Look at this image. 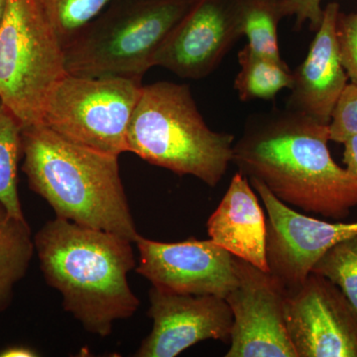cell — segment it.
Here are the masks:
<instances>
[{
    "instance_id": "obj_14",
    "label": "cell",
    "mask_w": 357,
    "mask_h": 357,
    "mask_svg": "<svg viewBox=\"0 0 357 357\" xmlns=\"http://www.w3.org/2000/svg\"><path fill=\"white\" fill-rule=\"evenodd\" d=\"M340 4L328 3L304 62L293 72L287 109L330 123L333 109L349 84L337 39Z\"/></svg>"
},
{
    "instance_id": "obj_26",
    "label": "cell",
    "mask_w": 357,
    "mask_h": 357,
    "mask_svg": "<svg viewBox=\"0 0 357 357\" xmlns=\"http://www.w3.org/2000/svg\"><path fill=\"white\" fill-rule=\"evenodd\" d=\"M38 356L37 352L26 347H9L0 351V357H33Z\"/></svg>"
},
{
    "instance_id": "obj_21",
    "label": "cell",
    "mask_w": 357,
    "mask_h": 357,
    "mask_svg": "<svg viewBox=\"0 0 357 357\" xmlns=\"http://www.w3.org/2000/svg\"><path fill=\"white\" fill-rule=\"evenodd\" d=\"M312 272L337 285L357 314V232L328 249Z\"/></svg>"
},
{
    "instance_id": "obj_22",
    "label": "cell",
    "mask_w": 357,
    "mask_h": 357,
    "mask_svg": "<svg viewBox=\"0 0 357 357\" xmlns=\"http://www.w3.org/2000/svg\"><path fill=\"white\" fill-rule=\"evenodd\" d=\"M330 139L344 143L357 134V84L349 83L333 109L328 123Z\"/></svg>"
},
{
    "instance_id": "obj_24",
    "label": "cell",
    "mask_w": 357,
    "mask_h": 357,
    "mask_svg": "<svg viewBox=\"0 0 357 357\" xmlns=\"http://www.w3.org/2000/svg\"><path fill=\"white\" fill-rule=\"evenodd\" d=\"M321 1L323 0H282V8L285 17L295 16L296 27H303L307 22L311 30L317 31L323 20Z\"/></svg>"
},
{
    "instance_id": "obj_3",
    "label": "cell",
    "mask_w": 357,
    "mask_h": 357,
    "mask_svg": "<svg viewBox=\"0 0 357 357\" xmlns=\"http://www.w3.org/2000/svg\"><path fill=\"white\" fill-rule=\"evenodd\" d=\"M22 170L56 218L135 243L139 236L119 173V157L77 144L44 124L22 129Z\"/></svg>"
},
{
    "instance_id": "obj_6",
    "label": "cell",
    "mask_w": 357,
    "mask_h": 357,
    "mask_svg": "<svg viewBox=\"0 0 357 357\" xmlns=\"http://www.w3.org/2000/svg\"><path fill=\"white\" fill-rule=\"evenodd\" d=\"M67 74L64 46L36 0H7L0 26V102L23 128L42 124L49 96Z\"/></svg>"
},
{
    "instance_id": "obj_13",
    "label": "cell",
    "mask_w": 357,
    "mask_h": 357,
    "mask_svg": "<svg viewBox=\"0 0 357 357\" xmlns=\"http://www.w3.org/2000/svg\"><path fill=\"white\" fill-rule=\"evenodd\" d=\"M148 316L153 328L135 356L175 357L203 340L229 342L234 314L225 298L185 295L152 286Z\"/></svg>"
},
{
    "instance_id": "obj_11",
    "label": "cell",
    "mask_w": 357,
    "mask_h": 357,
    "mask_svg": "<svg viewBox=\"0 0 357 357\" xmlns=\"http://www.w3.org/2000/svg\"><path fill=\"white\" fill-rule=\"evenodd\" d=\"M136 272L152 286L185 295L225 298L236 284L232 255L213 241L190 238L182 243H160L141 236Z\"/></svg>"
},
{
    "instance_id": "obj_2",
    "label": "cell",
    "mask_w": 357,
    "mask_h": 357,
    "mask_svg": "<svg viewBox=\"0 0 357 357\" xmlns=\"http://www.w3.org/2000/svg\"><path fill=\"white\" fill-rule=\"evenodd\" d=\"M131 243L59 218L34 236L47 284L62 295L65 311L100 337H109L115 321L130 318L139 307L128 280L136 266Z\"/></svg>"
},
{
    "instance_id": "obj_10",
    "label": "cell",
    "mask_w": 357,
    "mask_h": 357,
    "mask_svg": "<svg viewBox=\"0 0 357 357\" xmlns=\"http://www.w3.org/2000/svg\"><path fill=\"white\" fill-rule=\"evenodd\" d=\"M268 213L266 258L269 273L286 291L304 283L312 268L338 241L357 232V222H328L292 210L259 181L249 180Z\"/></svg>"
},
{
    "instance_id": "obj_16",
    "label": "cell",
    "mask_w": 357,
    "mask_h": 357,
    "mask_svg": "<svg viewBox=\"0 0 357 357\" xmlns=\"http://www.w3.org/2000/svg\"><path fill=\"white\" fill-rule=\"evenodd\" d=\"M34 250L25 218L14 217L0 202V314L10 306L14 288L27 273Z\"/></svg>"
},
{
    "instance_id": "obj_9",
    "label": "cell",
    "mask_w": 357,
    "mask_h": 357,
    "mask_svg": "<svg viewBox=\"0 0 357 357\" xmlns=\"http://www.w3.org/2000/svg\"><path fill=\"white\" fill-rule=\"evenodd\" d=\"M285 318L298 357H357V314L337 285L311 272L287 291Z\"/></svg>"
},
{
    "instance_id": "obj_19",
    "label": "cell",
    "mask_w": 357,
    "mask_h": 357,
    "mask_svg": "<svg viewBox=\"0 0 357 357\" xmlns=\"http://www.w3.org/2000/svg\"><path fill=\"white\" fill-rule=\"evenodd\" d=\"M22 126L0 102V202L14 217L25 218L18 194V163L22 155Z\"/></svg>"
},
{
    "instance_id": "obj_1",
    "label": "cell",
    "mask_w": 357,
    "mask_h": 357,
    "mask_svg": "<svg viewBox=\"0 0 357 357\" xmlns=\"http://www.w3.org/2000/svg\"><path fill=\"white\" fill-rule=\"evenodd\" d=\"M328 124L292 109L249 117L232 163L286 204L340 220L357 206V178L332 158Z\"/></svg>"
},
{
    "instance_id": "obj_5",
    "label": "cell",
    "mask_w": 357,
    "mask_h": 357,
    "mask_svg": "<svg viewBox=\"0 0 357 357\" xmlns=\"http://www.w3.org/2000/svg\"><path fill=\"white\" fill-rule=\"evenodd\" d=\"M194 0H116L65 45L68 74L142 82Z\"/></svg>"
},
{
    "instance_id": "obj_7",
    "label": "cell",
    "mask_w": 357,
    "mask_h": 357,
    "mask_svg": "<svg viewBox=\"0 0 357 357\" xmlns=\"http://www.w3.org/2000/svg\"><path fill=\"white\" fill-rule=\"evenodd\" d=\"M142 86L128 77L67 74L52 91L42 124L77 144L119 156L128 152L129 122Z\"/></svg>"
},
{
    "instance_id": "obj_20",
    "label": "cell",
    "mask_w": 357,
    "mask_h": 357,
    "mask_svg": "<svg viewBox=\"0 0 357 357\" xmlns=\"http://www.w3.org/2000/svg\"><path fill=\"white\" fill-rule=\"evenodd\" d=\"M116 0H36L63 46Z\"/></svg>"
},
{
    "instance_id": "obj_4",
    "label": "cell",
    "mask_w": 357,
    "mask_h": 357,
    "mask_svg": "<svg viewBox=\"0 0 357 357\" xmlns=\"http://www.w3.org/2000/svg\"><path fill=\"white\" fill-rule=\"evenodd\" d=\"M234 140L208 128L188 84L171 82L142 86L126 135L128 152L211 188L232 163Z\"/></svg>"
},
{
    "instance_id": "obj_8",
    "label": "cell",
    "mask_w": 357,
    "mask_h": 357,
    "mask_svg": "<svg viewBox=\"0 0 357 357\" xmlns=\"http://www.w3.org/2000/svg\"><path fill=\"white\" fill-rule=\"evenodd\" d=\"M236 284L225 298L234 314L225 357H298L285 318L287 291L269 272L232 256Z\"/></svg>"
},
{
    "instance_id": "obj_18",
    "label": "cell",
    "mask_w": 357,
    "mask_h": 357,
    "mask_svg": "<svg viewBox=\"0 0 357 357\" xmlns=\"http://www.w3.org/2000/svg\"><path fill=\"white\" fill-rule=\"evenodd\" d=\"M237 28L255 53L282 60L278 25L285 17L282 0H234Z\"/></svg>"
},
{
    "instance_id": "obj_15",
    "label": "cell",
    "mask_w": 357,
    "mask_h": 357,
    "mask_svg": "<svg viewBox=\"0 0 357 357\" xmlns=\"http://www.w3.org/2000/svg\"><path fill=\"white\" fill-rule=\"evenodd\" d=\"M206 229L211 241L263 271L269 272L266 258L267 223L252 185L236 172Z\"/></svg>"
},
{
    "instance_id": "obj_23",
    "label": "cell",
    "mask_w": 357,
    "mask_h": 357,
    "mask_svg": "<svg viewBox=\"0 0 357 357\" xmlns=\"http://www.w3.org/2000/svg\"><path fill=\"white\" fill-rule=\"evenodd\" d=\"M337 39L340 61L351 83L357 84V11L342 13L337 21Z\"/></svg>"
},
{
    "instance_id": "obj_27",
    "label": "cell",
    "mask_w": 357,
    "mask_h": 357,
    "mask_svg": "<svg viewBox=\"0 0 357 357\" xmlns=\"http://www.w3.org/2000/svg\"><path fill=\"white\" fill-rule=\"evenodd\" d=\"M7 0H0V26L3 20L4 13H6Z\"/></svg>"
},
{
    "instance_id": "obj_12",
    "label": "cell",
    "mask_w": 357,
    "mask_h": 357,
    "mask_svg": "<svg viewBox=\"0 0 357 357\" xmlns=\"http://www.w3.org/2000/svg\"><path fill=\"white\" fill-rule=\"evenodd\" d=\"M241 37L234 0H194L160 45L152 67L164 68L183 79H204Z\"/></svg>"
},
{
    "instance_id": "obj_17",
    "label": "cell",
    "mask_w": 357,
    "mask_h": 357,
    "mask_svg": "<svg viewBox=\"0 0 357 357\" xmlns=\"http://www.w3.org/2000/svg\"><path fill=\"white\" fill-rule=\"evenodd\" d=\"M238 63L234 89L243 102L273 100L282 89L292 88L293 72L283 60L258 55L245 45L239 51Z\"/></svg>"
},
{
    "instance_id": "obj_25",
    "label": "cell",
    "mask_w": 357,
    "mask_h": 357,
    "mask_svg": "<svg viewBox=\"0 0 357 357\" xmlns=\"http://www.w3.org/2000/svg\"><path fill=\"white\" fill-rule=\"evenodd\" d=\"M342 144L344 145L342 161L345 168L357 178V134L347 138Z\"/></svg>"
}]
</instances>
